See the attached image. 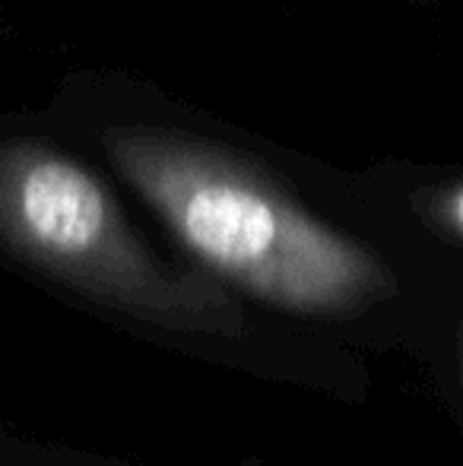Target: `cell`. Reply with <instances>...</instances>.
I'll list each match as a JSON object with an SVG mask.
<instances>
[{"label":"cell","instance_id":"1","mask_svg":"<svg viewBox=\"0 0 463 466\" xmlns=\"http://www.w3.org/2000/svg\"><path fill=\"white\" fill-rule=\"evenodd\" d=\"M102 149L210 277L292 314H347L388 286L371 251L238 153L162 127H112Z\"/></svg>","mask_w":463,"mask_h":466},{"label":"cell","instance_id":"2","mask_svg":"<svg viewBox=\"0 0 463 466\" xmlns=\"http://www.w3.org/2000/svg\"><path fill=\"white\" fill-rule=\"evenodd\" d=\"M0 248L140 324L187 337L245 330V311L223 282L162 260L102 178L35 137L0 143Z\"/></svg>","mask_w":463,"mask_h":466},{"label":"cell","instance_id":"3","mask_svg":"<svg viewBox=\"0 0 463 466\" xmlns=\"http://www.w3.org/2000/svg\"><path fill=\"white\" fill-rule=\"evenodd\" d=\"M445 216L458 232H463V187H458L454 194H448L445 200Z\"/></svg>","mask_w":463,"mask_h":466}]
</instances>
